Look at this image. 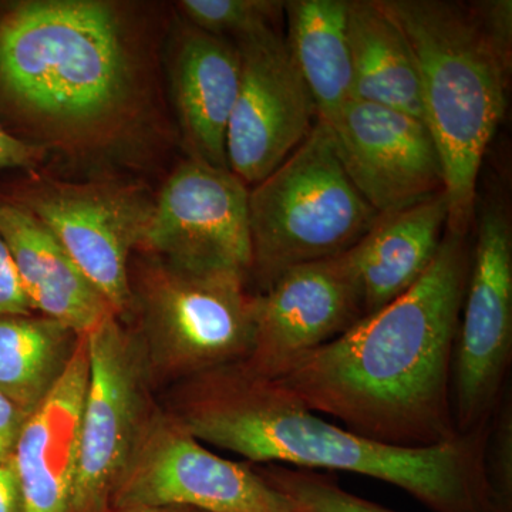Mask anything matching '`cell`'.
I'll list each match as a JSON object with an SVG mask.
<instances>
[{"mask_svg":"<svg viewBox=\"0 0 512 512\" xmlns=\"http://www.w3.org/2000/svg\"><path fill=\"white\" fill-rule=\"evenodd\" d=\"M157 49L138 3L0 0V127L70 160H137L164 134Z\"/></svg>","mask_w":512,"mask_h":512,"instance_id":"cell-1","label":"cell"},{"mask_svg":"<svg viewBox=\"0 0 512 512\" xmlns=\"http://www.w3.org/2000/svg\"><path fill=\"white\" fill-rule=\"evenodd\" d=\"M464 238L446 229L409 291L269 380L379 443L421 448L457 439L451 382L470 272Z\"/></svg>","mask_w":512,"mask_h":512,"instance_id":"cell-2","label":"cell"},{"mask_svg":"<svg viewBox=\"0 0 512 512\" xmlns=\"http://www.w3.org/2000/svg\"><path fill=\"white\" fill-rule=\"evenodd\" d=\"M167 412L201 443L254 463L376 478L434 512H504L485 473V427L439 446H389L329 423L238 363L180 382Z\"/></svg>","mask_w":512,"mask_h":512,"instance_id":"cell-3","label":"cell"},{"mask_svg":"<svg viewBox=\"0 0 512 512\" xmlns=\"http://www.w3.org/2000/svg\"><path fill=\"white\" fill-rule=\"evenodd\" d=\"M379 2L412 47L423 123L443 164L447 229L466 235L481 164L507 109L511 64L491 45L471 5Z\"/></svg>","mask_w":512,"mask_h":512,"instance_id":"cell-4","label":"cell"},{"mask_svg":"<svg viewBox=\"0 0 512 512\" xmlns=\"http://www.w3.org/2000/svg\"><path fill=\"white\" fill-rule=\"evenodd\" d=\"M134 333L154 386L180 383L248 356L254 293L237 269L185 268L134 252L128 265Z\"/></svg>","mask_w":512,"mask_h":512,"instance_id":"cell-5","label":"cell"},{"mask_svg":"<svg viewBox=\"0 0 512 512\" xmlns=\"http://www.w3.org/2000/svg\"><path fill=\"white\" fill-rule=\"evenodd\" d=\"M248 215V281L259 292L295 266L345 254L379 218L343 170L322 121L284 163L249 188Z\"/></svg>","mask_w":512,"mask_h":512,"instance_id":"cell-6","label":"cell"},{"mask_svg":"<svg viewBox=\"0 0 512 512\" xmlns=\"http://www.w3.org/2000/svg\"><path fill=\"white\" fill-rule=\"evenodd\" d=\"M53 235L121 320L130 312L128 265L146 232L156 195L119 180H56L40 173L0 185Z\"/></svg>","mask_w":512,"mask_h":512,"instance_id":"cell-7","label":"cell"},{"mask_svg":"<svg viewBox=\"0 0 512 512\" xmlns=\"http://www.w3.org/2000/svg\"><path fill=\"white\" fill-rule=\"evenodd\" d=\"M86 339L90 373L72 512H101L158 406L143 350L124 320L107 316Z\"/></svg>","mask_w":512,"mask_h":512,"instance_id":"cell-8","label":"cell"},{"mask_svg":"<svg viewBox=\"0 0 512 512\" xmlns=\"http://www.w3.org/2000/svg\"><path fill=\"white\" fill-rule=\"evenodd\" d=\"M110 505L202 512H299L261 474L208 450L158 407Z\"/></svg>","mask_w":512,"mask_h":512,"instance_id":"cell-9","label":"cell"},{"mask_svg":"<svg viewBox=\"0 0 512 512\" xmlns=\"http://www.w3.org/2000/svg\"><path fill=\"white\" fill-rule=\"evenodd\" d=\"M512 353V229L493 204L481 212L458 323L453 365L458 434L484 427Z\"/></svg>","mask_w":512,"mask_h":512,"instance_id":"cell-10","label":"cell"},{"mask_svg":"<svg viewBox=\"0 0 512 512\" xmlns=\"http://www.w3.org/2000/svg\"><path fill=\"white\" fill-rule=\"evenodd\" d=\"M234 43L241 55V80L225 151L229 171L249 188L301 146L319 116L278 28Z\"/></svg>","mask_w":512,"mask_h":512,"instance_id":"cell-11","label":"cell"},{"mask_svg":"<svg viewBox=\"0 0 512 512\" xmlns=\"http://www.w3.org/2000/svg\"><path fill=\"white\" fill-rule=\"evenodd\" d=\"M249 188L229 171L188 157L154 200L137 252L185 268L249 274Z\"/></svg>","mask_w":512,"mask_h":512,"instance_id":"cell-12","label":"cell"},{"mask_svg":"<svg viewBox=\"0 0 512 512\" xmlns=\"http://www.w3.org/2000/svg\"><path fill=\"white\" fill-rule=\"evenodd\" d=\"M326 126L343 170L377 214L446 192L439 151L426 124L416 117L349 100Z\"/></svg>","mask_w":512,"mask_h":512,"instance_id":"cell-13","label":"cell"},{"mask_svg":"<svg viewBox=\"0 0 512 512\" xmlns=\"http://www.w3.org/2000/svg\"><path fill=\"white\" fill-rule=\"evenodd\" d=\"M360 319L362 301L345 254L295 266L254 293L252 346L238 365L271 379Z\"/></svg>","mask_w":512,"mask_h":512,"instance_id":"cell-14","label":"cell"},{"mask_svg":"<svg viewBox=\"0 0 512 512\" xmlns=\"http://www.w3.org/2000/svg\"><path fill=\"white\" fill-rule=\"evenodd\" d=\"M171 29L168 89L188 157L228 168L227 128L241 80L238 46L181 18Z\"/></svg>","mask_w":512,"mask_h":512,"instance_id":"cell-15","label":"cell"},{"mask_svg":"<svg viewBox=\"0 0 512 512\" xmlns=\"http://www.w3.org/2000/svg\"><path fill=\"white\" fill-rule=\"evenodd\" d=\"M89 373L84 333L55 389L26 420L13 451L23 512H72Z\"/></svg>","mask_w":512,"mask_h":512,"instance_id":"cell-16","label":"cell"},{"mask_svg":"<svg viewBox=\"0 0 512 512\" xmlns=\"http://www.w3.org/2000/svg\"><path fill=\"white\" fill-rule=\"evenodd\" d=\"M448 224L446 192L403 210L379 215L355 247L345 252L363 318L396 301L433 264Z\"/></svg>","mask_w":512,"mask_h":512,"instance_id":"cell-17","label":"cell"},{"mask_svg":"<svg viewBox=\"0 0 512 512\" xmlns=\"http://www.w3.org/2000/svg\"><path fill=\"white\" fill-rule=\"evenodd\" d=\"M0 232L33 311L59 320L79 335L116 315L55 235L25 208L3 198Z\"/></svg>","mask_w":512,"mask_h":512,"instance_id":"cell-18","label":"cell"},{"mask_svg":"<svg viewBox=\"0 0 512 512\" xmlns=\"http://www.w3.org/2000/svg\"><path fill=\"white\" fill-rule=\"evenodd\" d=\"M352 99L423 121L419 76L409 40L379 0H348Z\"/></svg>","mask_w":512,"mask_h":512,"instance_id":"cell-19","label":"cell"},{"mask_svg":"<svg viewBox=\"0 0 512 512\" xmlns=\"http://www.w3.org/2000/svg\"><path fill=\"white\" fill-rule=\"evenodd\" d=\"M285 42L318 110L330 124L352 99L348 0L284 3Z\"/></svg>","mask_w":512,"mask_h":512,"instance_id":"cell-20","label":"cell"},{"mask_svg":"<svg viewBox=\"0 0 512 512\" xmlns=\"http://www.w3.org/2000/svg\"><path fill=\"white\" fill-rule=\"evenodd\" d=\"M80 338L39 313L0 316V392L30 416L66 372Z\"/></svg>","mask_w":512,"mask_h":512,"instance_id":"cell-21","label":"cell"},{"mask_svg":"<svg viewBox=\"0 0 512 512\" xmlns=\"http://www.w3.org/2000/svg\"><path fill=\"white\" fill-rule=\"evenodd\" d=\"M278 0H181L178 16L202 32L238 42L264 30L278 28L284 18Z\"/></svg>","mask_w":512,"mask_h":512,"instance_id":"cell-22","label":"cell"},{"mask_svg":"<svg viewBox=\"0 0 512 512\" xmlns=\"http://www.w3.org/2000/svg\"><path fill=\"white\" fill-rule=\"evenodd\" d=\"M261 476L299 512H394L348 493L333 478L309 470L274 466Z\"/></svg>","mask_w":512,"mask_h":512,"instance_id":"cell-23","label":"cell"},{"mask_svg":"<svg viewBox=\"0 0 512 512\" xmlns=\"http://www.w3.org/2000/svg\"><path fill=\"white\" fill-rule=\"evenodd\" d=\"M485 473L495 500L504 512H512V419L505 404L494 427L493 439L485 441Z\"/></svg>","mask_w":512,"mask_h":512,"instance_id":"cell-24","label":"cell"},{"mask_svg":"<svg viewBox=\"0 0 512 512\" xmlns=\"http://www.w3.org/2000/svg\"><path fill=\"white\" fill-rule=\"evenodd\" d=\"M471 8L498 55L511 64L512 3L510 0L471 3Z\"/></svg>","mask_w":512,"mask_h":512,"instance_id":"cell-25","label":"cell"},{"mask_svg":"<svg viewBox=\"0 0 512 512\" xmlns=\"http://www.w3.org/2000/svg\"><path fill=\"white\" fill-rule=\"evenodd\" d=\"M49 154L46 148L20 140L0 127V175L39 173Z\"/></svg>","mask_w":512,"mask_h":512,"instance_id":"cell-26","label":"cell"},{"mask_svg":"<svg viewBox=\"0 0 512 512\" xmlns=\"http://www.w3.org/2000/svg\"><path fill=\"white\" fill-rule=\"evenodd\" d=\"M36 313L23 292L12 255L0 232V316Z\"/></svg>","mask_w":512,"mask_h":512,"instance_id":"cell-27","label":"cell"},{"mask_svg":"<svg viewBox=\"0 0 512 512\" xmlns=\"http://www.w3.org/2000/svg\"><path fill=\"white\" fill-rule=\"evenodd\" d=\"M29 414L0 392V463H10Z\"/></svg>","mask_w":512,"mask_h":512,"instance_id":"cell-28","label":"cell"},{"mask_svg":"<svg viewBox=\"0 0 512 512\" xmlns=\"http://www.w3.org/2000/svg\"><path fill=\"white\" fill-rule=\"evenodd\" d=\"M0 512H23L22 491L12 461L0 463Z\"/></svg>","mask_w":512,"mask_h":512,"instance_id":"cell-29","label":"cell"},{"mask_svg":"<svg viewBox=\"0 0 512 512\" xmlns=\"http://www.w3.org/2000/svg\"><path fill=\"white\" fill-rule=\"evenodd\" d=\"M101 512H202L185 507H146V505H128V507H116L109 505Z\"/></svg>","mask_w":512,"mask_h":512,"instance_id":"cell-30","label":"cell"}]
</instances>
